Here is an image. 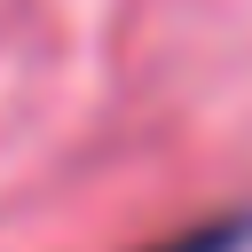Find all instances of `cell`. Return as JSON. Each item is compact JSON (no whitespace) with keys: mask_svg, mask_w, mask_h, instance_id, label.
Instances as JSON below:
<instances>
[{"mask_svg":"<svg viewBox=\"0 0 252 252\" xmlns=\"http://www.w3.org/2000/svg\"><path fill=\"white\" fill-rule=\"evenodd\" d=\"M244 244H252V213H220V220H205V228L165 236L158 252H244Z\"/></svg>","mask_w":252,"mask_h":252,"instance_id":"1","label":"cell"}]
</instances>
